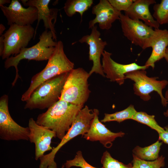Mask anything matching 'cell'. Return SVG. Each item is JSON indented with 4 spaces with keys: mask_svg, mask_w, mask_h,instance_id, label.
Returning a JSON list of instances; mask_svg holds the SVG:
<instances>
[{
    "mask_svg": "<svg viewBox=\"0 0 168 168\" xmlns=\"http://www.w3.org/2000/svg\"><path fill=\"white\" fill-rule=\"evenodd\" d=\"M83 107V105H77L59 100L46 111L39 114L36 122L54 132L56 137L61 140Z\"/></svg>",
    "mask_w": 168,
    "mask_h": 168,
    "instance_id": "6da1fadb",
    "label": "cell"
},
{
    "mask_svg": "<svg viewBox=\"0 0 168 168\" xmlns=\"http://www.w3.org/2000/svg\"><path fill=\"white\" fill-rule=\"evenodd\" d=\"M48 60L45 68L32 77L29 87L22 96V101H26L42 83L58 75L69 72L74 68V63L64 52L63 43L61 41L57 42L54 52Z\"/></svg>",
    "mask_w": 168,
    "mask_h": 168,
    "instance_id": "7a4b0ae2",
    "label": "cell"
},
{
    "mask_svg": "<svg viewBox=\"0 0 168 168\" xmlns=\"http://www.w3.org/2000/svg\"><path fill=\"white\" fill-rule=\"evenodd\" d=\"M53 38L52 32L45 30L40 35L39 41L36 44L30 48H23L17 55L6 59L4 65L6 69L13 67L16 69L15 77L12 83V86H14L19 77L17 66L21 60L26 59L42 61L50 58L57 43V42L54 41Z\"/></svg>",
    "mask_w": 168,
    "mask_h": 168,
    "instance_id": "3957f363",
    "label": "cell"
},
{
    "mask_svg": "<svg viewBox=\"0 0 168 168\" xmlns=\"http://www.w3.org/2000/svg\"><path fill=\"white\" fill-rule=\"evenodd\" d=\"M69 72L56 76L40 84L26 101L24 109H48L59 100Z\"/></svg>",
    "mask_w": 168,
    "mask_h": 168,
    "instance_id": "277c9868",
    "label": "cell"
},
{
    "mask_svg": "<svg viewBox=\"0 0 168 168\" xmlns=\"http://www.w3.org/2000/svg\"><path fill=\"white\" fill-rule=\"evenodd\" d=\"M94 116L93 110L86 105L78 112L72 125L61 141L51 152L40 158L39 168H57L54 161L55 155L59 149L66 143L79 135L82 136L89 130Z\"/></svg>",
    "mask_w": 168,
    "mask_h": 168,
    "instance_id": "5b68a950",
    "label": "cell"
},
{
    "mask_svg": "<svg viewBox=\"0 0 168 168\" xmlns=\"http://www.w3.org/2000/svg\"><path fill=\"white\" fill-rule=\"evenodd\" d=\"M90 76L89 72L82 68L71 70L65 83L60 100L83 106L91 92L88 81Z\"/></svg>",
    "mask_w": 168,
    "mask_h": 168,
    "instance_id": "8992f818",
    "label": "cell"
},
{
    "mask_svg": "<svg viewBox=\"0 0 168 168\" xmlns=\"http://www.w3.org/2000/svg\"><path fill=\"white\" fill-rule=\"evenodd\" d=\"M125 79H129L134 82L133 89L134 93L144 101H148L151 99L150 94L155 91L161 97V103L166 107L168 100L162 94V90L168 84L166 80L159 81L157 77H150L147 75L145 70H136L127 73Z\"/></svg>",
    "mask_w": 168,
    "mask_h": 168,
    "instance_id": "52a82bcc",
    "label": "cell"
},
{
    "mask_svg": "<svg viewBox=\"0 0 168 168\" xmlns=\"http://www.w3.org/2000/svg\"><path fill=\"white\" fill-rule=\"evenodd\" d=\"M35 30L31 25L21 26L13 24L2 34L4 49L1 56L2 59L18 54L23 48H26L35 36Z\"/></svg>",
    "mask_w": 168,
    "mask_h": 168,
    "instance_id": "ba28073f",
    "label": "cell"
},
{
    "mask_svg": "<svg viewBox=\"0 0 168 168\" xmlns=\"http://www.w3.org/2000/svg\"><path fill=\"white\" fill-rule=\"evenodd\" d=\"M8 101L7 95L0 98V138L6 141H28L29 127L20 126L12 119L9 111Z\"/></svg>",
    "mask_w": 168,
    "mask_h": 168,
    "instance_id": "9c48e42d",
    "label": "cell"
},
{
    "mask_svg": "<svg viewBox=\"0 0 168 168\" xmlns=\"http://www.w3.org/2000/svg\"><path fill=\"white\" fill-rule=\"evenodd\" d=\"M119 20L124 35L134 45L143 49L147 48L155 33L153 28L140 20L131 19L122 13Z\"/></svg>",
    "mask_w": 168,
    "mask_h": 168,
    "instance_id": "30bf717a",
    "label": "cell"
},
{
    "mask_svg": "<svg viewBox=\"0 0 168 168\" xmlns=\"http://www.w3.org/2000/svg\"><path fill=\"white\" fill-rule=\"evenodd\" d=\"M91 29L90 35L83 36L78 41L82 43H86L89 46V59L93 62L92 67L89 72L90 76L95 73L105 77V75L100 62V57L107 43L100 38L101 34L97 26H94Z\"/></svg>",
    "mask_w": 168,
    "mask_h": 168,
    "instance_id": "8fae6325",
    "label": "cell"
},
{
    "mask_svg": "<svg viewBox=\"0 0 168 168\" xmlns=\"http://www.w3.org/2000/svg\"><path fill=\"white\" fill-rule=\"evenodd\" d=\"M7 21V25L21 26L31 25L38 19L37 8L30 6L24 8L17 0H12L8 6H0Z\"/></svg>",
    "mask_w": 168,
    "mask_h": 168,
    "instance_id": "7c38bea8",
    "label": "cell"
},
{
    "mask_svg": "<svg viewBox=\"0 0 168 168\" xmlns=\"http://www.w3.org/2000/svg\"><path fill=\"white\" fill-rule=\"evenodd\" d=\"M28 127L30 129L29 140L35 144V159L37 161L44 155V153L52 150V140L56 137V133L52 130L38 124L34 119L29 120Z\"/></svg>",
    "mask_w": 168,
    "mask_h": 168,
    "instance_id": "4fadbf2b",
    "label": "cell"
},
{
    "mask_svg": "<svg viewBox=\"0 0 168 168\" xmlns=\"http://www.w3.org/2000/svg\"><path fill=\"white\" fill-rule=\"evenodd\" d=\"M112 54L104 50L102 54V67L105 77L110 81L116 82L119 85L123 84L127 73L136 70H145V66H140L133 63L127 64L117 63L111 58Z\"/></svg>",
    "mask_w": 168,
    "mask_h": 168,
    "instance_id": "5bb4252c",
    "label": "cell"
},
{
    "mask_svg": "<svg viewBox=\"0 0 168 168\" xmlns=\"http://www.w3.org/2000/svg\"><path fill=\"white\" fill-rule=\"evenodd\" d=\"M94 116L87 132L82 136L86 140L91 141H99L104 147L109 148L112 145V142L118 137H122L124 133L120 132H111L102 124L99 119V111L94 109Z\"/></svg>",
    "mask_w": 168,
    "mask_h": 168,
    "instance_id": "9a60e30c",
    "label": "cell"
},
{
    "mask_svg": "<svg viewBox=\"0 0 168 168\" xmlns=\"http://www.w3.org/2000/svg\"><path fill=\"white\" fill-rule=\"evenodd\" d=\"M92 13L96 15L94 19L89 22V28L91 29L98 23L101 30H109L115 21L119 20L121 14L114 8L108 0H100L92 8Z\"/></svg>",
    "mask_w": 168,
    "mask_h": 168,
    "instance_id": "2e32d148",
    "label": "cell"
},
{
    "mask_svg": "<svg viewBox=\"0 0 168 168\" xmlns=\"http://www.w3.org/2000/svg\"><path fill=\"white\" fill-rule=\"evenodd\" d=\"M50 0H21L25 6H31L36 7L38 11L37 24L36 28L34 38L36 34V31L39 22L41 20L43 21L44 26L45 30H50L53 33L54 40L56 41L57 36L56 31L54 28V24L52 20L56 19L58 9L57 8H50L49 5Z\"/></svg>",
    "mask_w": 168,
    "mask_h": 168,
    "instance_id": "e0dca14e",
    "label": "cell"
},
{
    "mask_svg": "<svg viewBox=\"0 0 168 168\" xmlns=\"http://www.w3.org/2000/svg\"><path fill=\"white\" fill-rule=\"evenodd\" d=\"M154 30L155 34L148 46V48H152V52L144 65L147 68L151 67L153 69L155 63L164 58L168 46V30L159 29Z\"/></svg>",
    "mask_w": 168,
    "mask_h": 168,
    "instance_id": "ac0fdd59",
    "label": "cell"
},
{
    "mask_svg": "<svg viewBox=\"0 0 168 168\" xmlns=\"http://www.w3.org/2000/svg\"><path fill=\"white\" fill-rule=\"evenodd\" d=\"M156 3L154 0H135L125 15L131 19L141 20L147 25L155 29H159L160 24L154 19L149 11V6Z\"/></svg>",
    "mask_w": 168,
    "mask_h": 168,
    "instance_id": "d6986e66",
    "label": "cell"
},
{
    "mask_svg": "<svg viewBox=\"0 0 168 168\" xmlns=\"http://www.w3.org/2000/svg\"><path fill=\"white\" fill-rule=\"evenodd\" d=\"M162 142L159 140L152 144L144 147L137 146L133 150V152L138 158L145 161H154L159 156V153Z\"/></svg>",
    "mask_w": 168,
    "mask_h": 168,
    "instance_id": "ffe728a7",
    "label": "cell"
},
{
    "mask_svg": "<svg viewBox=\"0 0 168 168\" xmlns=\"http://www.w3.org/2000/svg\"><path fill=\"white\" fill-rule=\"evenodd\" d=\"M92 0H68L64 4V12L68 17H72L79 13L82 18L84 13L93 4Z\"/></svg>",
    "mask_w": 168,
    "mask_h": 168,
    "instance_id": "44dd1931",
    "label": "cell"
},
{
    "mask_svg": "<svg viewBox=\"0 0 168 168\" xmlns=\"http://www.w3.org/2000/svg\"><path fill=\"white\" fill-rule=\"evenodd\" d=\"M133 105H131L127 108L121 111L111 114L105 113L101 122L115 121L120 123L127 119H132L137 112Z\"/></svg>",
    "mask_w": 168,
    "mask_h": 168,
    "instance_id": "7402d4cb",
    "label": "cell"
},
{
    "mask_svg": "<svg viewBox=\"0 0 168 168\" xmlns=\"http://www.w3.org/2000/svg\"><path fill=\"white\" fill-rule=\"evenodd\" d=\"M132 119L148 126L158 134L165 131L164 128L159 126L156 121L154 115H149L145 112L137 111Z\"/></svg>",
    "mask_w": 168,
    "mask_h": 168,
    "instance_id": "603a6c76",
    "label": "cell"
},
{
    "mask_svg": "<svg viewBox=\"0 0 168 168\" xmlns=\"http://www.w3.org/2000/svg\"><path fill=\"white\" fill-rule=\"evenodd\" d=\"M132 168H161L165 165V157L159 156L156 160L147 161L141 159L133 154Z\"/></svg>",
    "mask_w": 168,
    "mask_h": 168,
    "instance_id": "cb8c5ba5",
    "label": "cell"
},
{
    "mask_svg": "<svg viewBox=\"0 0 168 168\" xmlns=\"http://www.w3.org/2000/svg\"><path fill=\"white\" fill-rule=\"evenodd\" d=\"M153 17L160 25L168 24V0H162L153 7Z\"/></svg>",
    "mask_w": 168,
    "mask_h": 168,
    "instance_id": "d4e9b609",
    "label": "cell"
},
{
    "mask_svg": "<svg viewBox=\"0 0 168 168\" xmlns=\"http://www.w3.org/2000/svg\"><path fill=\"white\" fill-rule=\"evenodd\" d=\"M101 163L104 168H132V163L125 164L113 158L107 151L101 157Z\"/></svg>",
    "mask_w": 168,
    "mask_h": 168,
    "instance_id": "484cf974",
    "label": "cell"
},
{
    "mask_svg": "<svg viewBox=\"0 0 168 168\" xmlns=\"http://www.w3.org/2000/svg\"><path fill=\"white\" fill-rule=\"evenodd\" d=\"M64 165L66 168H70L72 166L79 167L81 168H98L95 167L88 164L83 157L82 152L80 151L77 152L74 159L67 160ZM100 168H104L103 167Z\"/></svg>",
    "mask_w": 168,
    "mask_h": 168,
    "instance_id": "4316f807",
    "label": "cell"
},
{
    "mask_svg": "<svg viewBox=\"0 0 168 168\" xmlns=\"http://www.w3.org/2000/svg\"><path fill=\"white\" fill-rule=\"evenodd\" d=\"M135 0H108L111 5L116 10L126 12L129 9Z\"/></svg>",
    "mask_w": 168,
    "mask_h": 168,
    "instance_id": "83f0119b",
    "label": "cell"
},
{
    "mask_svg": "<svg viewBox=\"0 0 168 168\" xmlns=\"http://www.w3.org/2000/svg\"><path fill=\"white\" fill-rule=\"evenodd\" d=\"M165 131L159 133V140L168 145V125L164 127Z\"/></svg>",
    "mask_w": 168,
    "mask_h": 168,
    "instance_id": "f1b7e54d",
    "label": "cell"
},
{
    "mask_svg": "<svg viewBox=\"0 0 168 168\" xmlns=\"http://www.w3.org/2000/svg\"><path fill=\"white\" fill-rule=\"evenodd\" d=\"M4 37L2 35L0 37V56H2L4 49Z\"/></svg>",
    "mask_w": 168,
    "mask_h": 168,
    "instance_id": "f546056e",
    "label": "cell"
},
{
    "mask_svg": "<svg viewBox=\"0 0 168 168\" xmlns=\"http://www.w3.org/2000/svg\"><path fill=\"white\" fill-rule=\"evenodd\" d=\"M11 2L10 0H0V6H3L6 4H10Z\"/></svg>",
    "mask_w": 168,
    "mask_h": 168,
    "instance_id": "4dcf8cb0",
    "label": "cell"
},
{
    "mask_svg": "<svg viewBox=\"0 0 168 168\" xmlns=\"http://www.w3.org/2000/svg\"><path fill=\"white\" fill-rule=\"evenodd\" d=\"M165 98L168 100V89L166 91ZM164 115L165 116L168 117V109L164 113Z\"/></svg>",
    "mask_w": 168,
    "mask_h": 168,
    "instance_id": "1f68e13d",
    "label": "cell"
},
{
    "mask_svg": "<svg viewBox=\"0 0 168 168\" xmlns=\"http://www.w3.org/2000/svg\"><path fill=\"white\" fill-rule=\"evenodd\" d=\"M6 28L5 26L2 24H0V35H2L3 31H4Z\"/></svg>",
    "mask_w": 168,
    "mask_h": 168,
    "instance_id": "d6a6232c",
    "label": "cell"
},
{
    "mask_svg": "<svg viewBox=\"0 0 168 168\" xmlns=\"http://www.w3.org/2000/svg\"><path fill=\"white\" fill-rule=\"evenodd\" d=\"M164 58L168 64V47L166 49Z\"/></svg>",
    "mask_w": 168,
    "mask_h": 168,
    "instance_id": "836d02e7",
    "label": "cell"
},
{
    "mask_svg": "<svg viewBox=\"0 0 168 168\" xmlns=\"http://www.w3.org/2000/svg\"><path fill=\"white\" fill-rule=\"evenodd\" d=\"M65 167V165H63L62 167H61V168H64V167Z\"/></svg>",
    "mask_w": 168,
    "mask_h": 168,
    "instance_id": "e575fe53",
    "label": "cell"
}]
</instances>
